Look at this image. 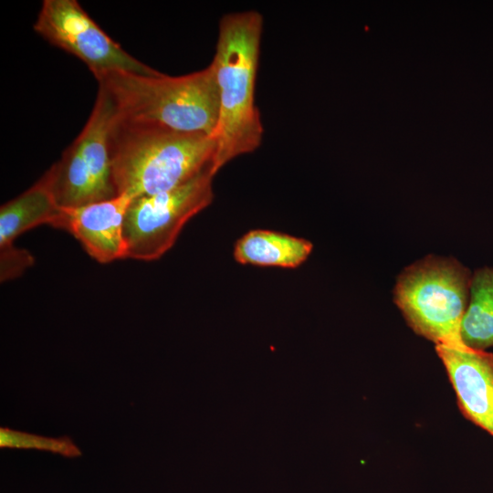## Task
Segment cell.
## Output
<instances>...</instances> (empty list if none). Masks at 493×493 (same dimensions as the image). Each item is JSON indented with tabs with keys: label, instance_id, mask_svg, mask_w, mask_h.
I'll return each mask as SVG.
<instances>
[{
	"label": "cell",
	"instance_id": "cell-5",
	"mask_svg": "<svg viewBox=\"0 0 493 493\" xmlns=\"http://www.w3.org/2000/svg\"><path fill=\"white\" fill-rule=\"evenodd\" d=\"M115 107L100 88L84 128L47 173L61 208H75L117 196L109 135Z\"/></svg>",
	"mask_w": 493,
	"mask_h": 493
},
{
	"label": "cell",
	"instance_id": "cell-9",
	"mask_svg": "<svg viewBox=\"0 0 493 493\" xmlns=\"http://www.w3.org/2000/svg\"><path fill=\"white\" fill-rule=\"evenodd\" d=\"M131 198L125 194L75 208H61L57 228L69 232L100 263L125 258L123 222Z\"/></svg>",
	"mask_w": 493,
	"mask_h": 493
},
{
	"label": "cell",
	"instance_id": "cell-7",
	"mask_svg": "<svg viewBox=\"0 0 493 493\" xmlns=\"http://www.w3.org/2000/svg\"><path fill=\"white\" fill-rule=\"evenodd\" d=\"M33 28L50 44L80 59L94 76L111 70L158 72L112 40L76 0H44Z\"/></svg>",
	"mask_w": 493,
	"mask_h": 493
},
{
	"label": "cell",
	"instance_id": "cell-2",
	"mask_svg": "<svg viewBox=\"0 0 493 493\" xmlns=\"http://www.w3.org/2000/svg\"><path fill=\"white\" fill-rule=\"evenodd\" d=\"M263 18L255 10L224 16L214 65L219 113L213 134L216 173L233 159L254 152L262 142L263 126L255 104Z\"/></svg>",
	"mask_w": 493,
	"mask_h": 493
},
{
	"label": "cell",
	"instance_id": "cell-11",
	"mask_svg": "<svg viewBox=\"0 0 493 493\" xmlns=\"http://www.w3.org/2000/svg\"><path fill=\"white\" fill-rule=\"evenodd\" d=\"M312 249V243L307 239L256 229L236 241L234 258L242 265L296 268L308 259Z\"/></svg>",
	"mask_w": 493,
	"mask_h": 493
},
{
	"label": "cell",
	"instance_id": "cell-14",
	"mask_svg": "<svg viewBox=\"0 0 493 493\" xmlns=\"http://www.w3.org/2000/svg\"><path fill=\"white\" fill-rule=\"evenodd\" d=\"M0 250L1 281L19 276L34 262L33 257L27 251L16 248L13 245Z\"/></svg>",
	"mask_w": 493,
	"mask_h": 493
},
{
	"label": "cell",
	"instance_id": "cell-4",
	"mask_svg": "<svg viewBox=\"0 0 493 493\" xmlns=\"http://www.w3.org/2000/svg\"><path fill=\"white\" fill-rule=\"evenodd\" d=\"M471 278L456 259L429 255L399 275L393 300L416 334L435 345H465L459 330Z\"/></svg>",
	"mask_w": 493,
	"mask_h": 493
},
{
	"label": "cell",
	"instance_id": "cell-1",
	"mask_svg": "<svg viewBox=\"0 0 493 493\" xmlns=\"http://www.w3.org/2000/svg\"><path fill=\"white\" fill-rule=\"evenodd\" d=\"M109 146L117 194L131 199L173 189L208 168L216 173L215 142L205 133L130 121L116 113Z\"/></svg>",
	"mask_w": 493,
	"mask_h": 493
},
{
	"label": "cell",
	"instance_id": "cell-12",
	"mask_svg": "<svg viewBox=\"0 0 493 493\" xmlns=\"http://www.w3.org/2000/svg\"><path fill=\"white\" fill-rule=\"evenodd\" d=\"M459 333L468 348L486 351L493 346V268L482 267L472 275Z\"/></svg>",
	"mask_w": 493,
	"mask_h": 493
},
{
	"label": "cell",
	"instance_id": "cell-8",
	"mask_svg": "<svg viewBox=\"0 0 493 493\" xmlns=\"http://www.w3.org/2000/svg\"><path fill=\"white\" fill-rule=\"evenodd\" d=\"M463 415L493 436V353L435 345Z\"/></svg>",
	"mask_w": 493,
	"mask_h": 493
},
{
	"label": "cell",
	"instance_id": "cell-13",
	"mask_svg": "<svg viewBox=\"0 0 493 493\" xmlns=\"http://www.w3.org/2000/svg\"><path fill=\"white\" fill-rule=\"evenodd\" d=\"M0 447L36 449L70 458L82 454L80 448L68 436L47 437L8 427L0 428Z\"/></svg>",
	"mask_w": 493,
	"mask_h": 493
},
{
	"label": "cell",
	"instance_id": "cell-3",
	"mask_svg": "<svg viewBox=\"0 0 493 493\" xmlns=\"http://www.w3.org/2000/svg\"><path fill=\"white\" fill-rule=\"evenodd\" d=\"M111 100L117 116L173 130L213 136L219 92L214 65L187 75H142L111 70L94 76Z\"/></svg>",
	"mask_w": 493,
	"mask_h": 493
},
{
	"label": "cell",
	"instance_id": "cell-6",
	"mask_svg": "<svg viewBox=\"0 0 493 493\" xmlns=\"http://www.w3.org/2000/svg\"><path fill=\"white\" fill-rule=\"evenodd\" d=\"M208 168L164 192L131 199L125 213V258L152 261L165 254L184 226L213 201V178Z\"/></svg>",
	"mask_w": 493,
	"mask_h": 493
},
{
	"label": "cell",
	"instance_id": "cell-10",
	"mask_svg": "<svg viewBox=\"0 0 493 493\" xmlns=\"http://www.w3.org/2000/svg\"><path fill=\"white\" fill-rule=\"evenodd\" d=\"M61 212L46 172L26 191L0 208V248L13 245L22 233L40 225L56 226Z\"/></svg>",
	"mask_w": 493,
	"mask_h": 493
}]
</instances>
